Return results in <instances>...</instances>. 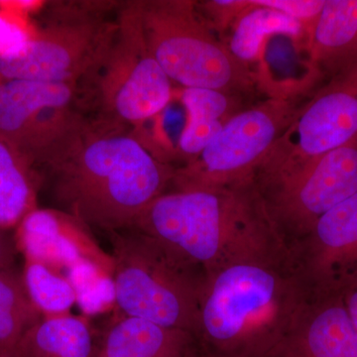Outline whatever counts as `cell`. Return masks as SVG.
Returning <instances> with one entry per match:
<instances>
[{"instance_id":"7c38bea8","label":"cell","mask_w":357,"mask_h":357,"mask_svg":"<svg viewBox=\"0 0 357 357\" xmlns=\"http://www.w3.org/2000/svg\"><path fill=\"white\" fill-rule=\"evenodd\" d=\"M289 257L310 298L342 296L357 286V192L328 211Z\"/></svg>"},{"instance_id":"603a6c76","label":"cell","mask_w":357,"mask_h":357,"mask_svg":"<svg viewBox=\"0 0 357 357\" xmlns=\"http://www.w3.org/2000/svg\"><path fill=\"white\" fill-rule=\"evenodd\" d=\"M68 277L77 295V305L86 316L100 314L115 305L114 278L95 265L73 268Z\"/></svg>"},{"instance_id":"5b68a950","label":"cell","mask_w":357,"mask_h":357,"mask_svg":"<svg viewBox=\"0 0 357 357\" xmlns=\"http://www.w3.org/2000/svg\"><path fill=\"white\" fill-rule=\"evenodd\" d=\"M110 236L115 306L123 316L195 335L204 275L135 230Z\"/></svg>"},{"instance_id":"d6986e66","label":"cell","mask_w":357,"mask_h":357,"mask_svg":"<svg viewBox=\"0 0 357 357\" xmlns=\"http://www.w3.org/2000/svg\"><path fill=\"white\" fill-rule=\"evenodd\" d=\"M278 34L300 40L307 46L310 31L300 21L286 14L251 4L250 8L234 23L225 44L237 60L253 69L267 40Z\"/></svg>"},{"instance_id":"484cf974","label":"cell","mask_w":357,"mask_h":357,"mask_svg":"<svg viewBox=\"0 0 357 357\" xmlns=\"http://www.w3.org/2000/svg\"><path fill=\"white\" fill-rule=\"evenodd\" d=\"M250 3L286 14L289 17L300 21L311 33L326 0H250Z\"/></svg>"},{"instance_id":"7402d4cb","label":"cell","mask_w":357,"mask_h":357,"mask_svg":"<svg viewBox=\"0 0 357 357\" xmlns=\"http://www.w3.org/2000/svg\"><path fill=\"white\" fill-rule=\"evenodd\" d=\"M22 279L43 319L68 316L77 305L76 292L68 277L43 262L24 258Z\"/></svg>"},{"instance_id":"ba28073f","label":"cell","mask_w":357,"mask_h":357,"mask_svg":"<svg viewBox=\"0 0 357 357\" xmlns=\"http://www.w3.org/2000/svg\"><path fill=\"white\" fill-rule=\"evenodd\" d=\"M356 136L357 65L330 77L300 105L256 171L260 191L298 175Z\"/></svg>"},{"instance_id":"9a60e30c","label":"cell","mask_w":357,"mask_h":357,"mask_svg":"<svg viewBox=\"0 0 357 357\" xmlns=\"http://www.w3.org/2000/svg\"><path fill=\"white\" fill-rule=\"evenodd\" d=\"M196 335L181 328L122 316L107 328L98 349L102 357H192Z\"/></svg>"},{"instance_id":"4fadbf2b","label":"cell","mask_w":357,"mask_h":357,"mask_svg":"<svg viewBox=\"0 0 357 357\" xmlns=\"http://www.w3.org/2000/svg\"><path fill=\"white\" fill-rule=\"evenodd\" d=\"M15 246L24 258L49 265L65 275L91 264L114 277L112 253L105 252L89 227L60 210L35 208L16 227Z\"/></svg>"},{"instance_id":"2e32d148","label":"cell","mask_w":357,"mask_h":357,"mask_svg":"<svg viewBox=\"0 0 357 357\" xmlns=\"http://www.w3.org/2000/svg\"><path fill=\"white\" fill-rule=\"evenodd\" d=\"M307 52L328 79L357 65V0H326Z\"/></svg>"},{"instance_id":"3957f363","label":"cell","mask_w":357,"mask_h":357,"mask_svg":"<svg viewBox=\"0 0 357 357\" xmlns=\"http://www.w3.org/2000/svg\"><path fill=\"white\" fill-rule=\"evenodd\" d=\"M310 296L290 259L245 261L204 276L196 335L220 357H268Z\"/></svg>"},{"instance_id":"d4e9b609","label":"cell","mask_w":357,"mask_h":357,"mask_svg":"<svg viewBox=\"0 0 357 357\" xmlns=\"http://www.w3.org/2000/svg\"><path fill=\"white\" fill-rule=\"evenodd\" d=\"M36 30L30 22L29 16L0 8V58L22 50Z\"/></svg>"},{"instance_id":"5bb4252c","label":"cell","mask_w":357,"mask_h":357,"mask_svg":"<svg viewBox=\"0 0 357 357\" xmlns=\"http://www.w3.org/2000/svg\"><path fill=\"white\" fill-rule=\"evenodd\" d=\"M268 357H357V337L342 296L310 298Z\"/></svg>"},{"instance_id":"4316f807","label":"cell","mask_w":357,"mask_h":357,"mask_svg":"<svg viewBox=\"0 0 357 357\" xmlns=\"http://www.w3.org/2000/svg\"><path fill=\"white\" fill-rule=\"evenodd\" d=\"M42 6V2L34 0H0V8L29 16Z\"/></svg>"},{"instance_id":"6da1fadb","label":"cell","mask_w":357,"mask_h":357,"mask_svg":"<svg viewBox=\"0 0 357 357\" xmlns=\"http://www.w3.org/2000/svg\"><path fill=\"white\" fill-rule=\"evenodd\" d=\"M129 229L204 276L236 263L289 259L255 178L218 189L165 192Z\"/></svg>"},{"instance_id":"1f68e13d","label":"cell","mask_w":357,"mask_h":357,"mask_svg":"<svg viewBox=\"0 0 357 357\" xmlns=\"http://www.w3.org/2000/svg\"><path fill=\"white\" fill-rule=\"evenodd\" d=\"M3 79H2V77H0V86H1V84H3Z\"/></svg>"},{"instance_id":"30bf717a","label":"cell","mask_w":357,"mask_h":357,"mask_svg":"<svg viewBox=\"0 0 357 357\" xmlns=\"http://www.w3.org/2000/svg\"><path fill=\"white\" fill-rule=\"evenodd\" d=\"M116 27V20H103L91 4L59 13L22 50L0 58V77L4 82L77 84L102 60Z\"/></svg>"},{"instance_id":"52a82bcc","label":"cell","mask_w":357,"mask_h":357,"mask_svg":"<svg viewBox=\"0 0 357 357\" xmlns=\"http://www.w3.org/2000/svg\"><path fill=\"white\" fill-rule=\"evenodd\" d=\"M77 84L6 81L0 86V140L34 169L57 165L93 126L79 112Z\"/></svg>"},{"instance_id":"cb8c5ba5","label":"cell","mask_w":357,"mask_h":357,"mask_svg":"<svg viewBox=\"0 0 357 357\" xmlns=\"http://www.w3.org/2000/svg\"><path fill=\"white\" fill-rule=\"evenodd\" d=\"M197 7L208 27L222 40L234 23L251 7L249 0H208L197 1Z\"/></svg>"},{"instance_id":"9c48e42d","label":"cell","mask_w":357,"mask_h":357,"mask_svg":"<svg viewBox=\"0 0 357 357\" xmlns=\"http://www.w3.org/2000/svg\"><path fill=\"white\" fill-rule=\"evenodd\" d=\"M307 96L267 98L239 112L196 158L175 168L174 191L218 189L255 178L265 155Z\"/></svg>"},{"instance_id":"8fae6325","label":"cell","mask_w":357,"mask_h":357,"mask_svg":"<svg viewBox=\"0 0 357 357\" xmlns=\"http://www.w3.org/2000/svg\"><path fill=\"white\" fill-rule=\"evenodd\" d=\"M260 192L275 229L289 248L328 211L357 192V136L298 175Z\"/></svg>"},{"instance_id":"277c9868","label":"cell","mask_w":357,"mask_h":357,"mask_svg":"<svg viewBox=\"0 0 357 357\" xmlns=\"http://www.w3.org/2000/svg\"><path fill=\"white\" fill-rule=\"evenodd\" d=\"M148 47L171 81L249 98L252 68L237 60L203 20L192 0H138Z\"/></svg>"},{"instance_id":"d6a6232c","label":"cell","mask_w":357,"mask_h":357,"mask_svg":"<svg viewBox=\"0 0 357 357\" xmlns=\"http://www.w3.org/2000/svg\"><path fill=\"white\" fill-rule=\"evenodd\" d=\"M96 357H102V356H98H98H96Z\"/></svg>"},{"instance_id":"ac0fdd59","label":"cell","mask_w":357,"mask_h":357,"mask_svg":"<svg viewBox=\"0 0 357 357\" xmlns=\"http://www.w3.org/2000/svg\"><path fill=\"white\" fill-rule=\"evenodd\" d=\"M20 357H96L95 337L86 316L42 319L16 347Z\"/></svg>"},{"instance_id":"44dd1931","label":"cell","mask_w":357,"mask_h":357,"mask_svg":"<svg viewBox=\"0 0 357 357\" xmlns=\"http://www.w3.org/2000/svg\"><path fill=\"white\" fill-rule=\"evenodd\" d=\"M43 319L28 296L22 274L0 269V351L14 352L22 337Z\"/></svg>"},{"instance_id":"4dcf8cb0","label":"cell","mask_w":357,"mask_h":357,"mask_svg":"<svg viewBox=\"0 0 357 357\" xmlns=\"http://www.w3.org/2000/svg\"><path fill=\"white\" fill-rule=\"evenodd\" d=\"M0 357H20V356H16V354H14V352L0 351Z\"/></svg>"},{"instance_id":"7a4b0ae2","label":"cell","mask_w":357,"mask_h":357,"mask_svg":"<svg viewBox=\"0 0 357 357\" xmlns=\"http://www.w3.org/2000/svg\"><path fill=\"white\" fill-rule=\"evenodd\" d=\"M49 172L61 211L112 234L130 229L148 204L166 192L175 168L132 134L105 126L91 128Z\"/></svg>"},{"instance_id":"8992f818","label":"cell","mask_w":357,"mask_h":357,"mask_svg":"<svg viewBox=\"0 0 357 357\" xmlns=\"http://www.w3.org/2000/svg\"><path fill=\"white\" fill-rule=\"evenodd\" d=\"M116 31L89 77L105 126L135 128L158 116L172 100V81L148 47L137 1L122 4Z\"/></svg>"},{"instance_id":"f1b7e54d","label":"cell","mask_w":357,"mask_h":357,"mask_svg":"<svg viewBox=\"0 0 357 357\" xmlns=\"http://www.w3.org/2000/svg\"><path fill=\"white\" fill-rule=\"evenodd\" d=\"M342 300L357 337V286L345 292Z\"/></svg>"},{"instance_id":"83f0119b","label":"cell","mask_w":357,"mask_h":357,"mask_svg":"<svg viewBox=\"0 0 357 357\" xmlns=\"http://www.w3.org/2000/svg\"><path fill=\"white\" fill-rule=\"evenodd\" d=\"M0 230V269L13 267L15 259V243H11Z\"/></svg>"},{"instance_id":"ffe728a7","label":"cell","mask_w":357,"mask_h":357,"mask_svg":"<svg viewBox=\"0 0 357 357\" xmlns=\"http://www.w3.org/2000/svg\"><path fill=\"white\" fill-rule=\"evenodd\" d=\"M37 208L34 169L0 140V230L16 229Z\"/></svg>"},{"instance_id":"e0dca14e","label":"cell","mask_w":357,"mask_h":357,"mask_svg":"<svg viewBox=\"0 0 357 357\" xmlns=\"http://www.w3.org/2000/svg\"><path fill=\"white\" fill-rule=\"evenodd\" d=\"M241 96L208 89H184L182 102L187 112L175 158L182 165L196 158L222 130L225 124L243 107Z\"/></svg>"},{"instance_id":"f546056e","label":"cell","mask_w":357,"mask_h":357,"mask_svg":"<svg viewBox=\"0 0 357 357\" xmlns=\"http://www.w3.org/2000/svg\"><path fill=\"white\" fill-rule=\"evenodd\" d=\"M192 357H220L215 356V354H211V352H208L204 351L201 347H199L198 351H197L196 354H194Z\"/></svg>"}]
</instances>
